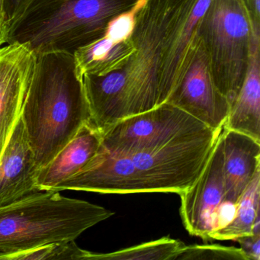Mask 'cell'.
I'll return each mask as SVG.
<instances>
[{
	"label": "cell",
	"mask_w": 260,
	"mask_h": 260,
	"mask_svg": "<svg viewBox=\"0 0 260 260\" xmlns=\"http://www.w3.org/2000/svg\"><path fill=\"white\" fill-rule=\"evenodd\" d=\"M21 117L39 169L90 122L89 105L73 54L37 55Z\"/></svg>",
	"instance_id": "cell-3"
},
{
	"label": "cell",
	"mask_w": 260,
	"mask_h": 260,
	"mask_svg": "<svg viewBox=\"0 0 260 260\" xmlns=\"http://www.w3.org/2000/svg\"><path fill=\"white\" fill-rule=\"evenodd\" d=\"M25 0H5V12L7 23L10 22Z\"/></svg>",
	"instance_id": "cell-22"
},
{
	"label": "cell",
	"mask_w": 260,
	"mask_h": 260,
	"mask_svg": "<svg viewBox=\"0 0 260 260\" xmlns=\"http://www.w3.org/2000/svg\"><path fill=\"white\" fill-rule=\"evenodd\" d=\"M220 139L225 199L237 204L260 172V142L244 134L223 127Z\"/></svg>",
	"instance_id": "cell-12"
},
{
	"label": "cell",
	"mask_w": 260,
	"mask_h": 260,
	"mask_svg": "<svg viewBox=\"0 0 260 260\" xmlns=\"http://www.w3.org/2000/svg\"><path fill=\"white\" fill-rule=\"evenodd\" d=\"M259 196L260 172H258L237 202L233 220L212 233L210 239L236 240L239 237L252 235L254 222L260 216Z\"/></svg>",
	"instance_id": "cell-15"
},
{
	"label": "cell",
	"mask_w": 260,
	"mask_h": 260,
	"mask_svg": "<svg viewBox=\"0 0 260 260\" xmlns=\"http://www.w3.org/2000/svg\"><path fill=\"white\" fill-rule=\"evenodd\" d=\"M252 21L254 32L260 33V0H243Z\"/></svg>",
	"instance_id": "cell-20"
},
{
	"label": "cell",
	"mask_w": 260,
	"mask_h": 260,
	"mask_svg": "<svg viewBox=\"0 0 260 260\" xmlns=\"http://www.w3.org/2000/svg\"><path fill=\"white\" fill-rule=\"evenodd\" d=\"M167 103L182 109L212 130L223 128L230 104L213 81L208 57L199 36L182 80Z\"/></svg>",
	"instance_id": "cell-8"
},
{
	"label": "cell",
	"mask_w": 260,
	"mask_h": 260,
	"mask_svg": "<svg viewBox=\"0 0 260 260\" xmlns=\"http://www.w3.org/2000/svg\"><path fill=\"white\" fill-rule=\"evenodd\" d=\"M249 260L260 259V234H252L236 239Z\"/></svg>",
	"instance_id": "cell-19"
},
{
	"label": "cell",
	"mask_w": 260,
	"mask_h": 260,
	"mask_svg": "<svg viewBox=\"0 0 260 260\" xmlns=\"http://www.w3.org/2000/svg\"><path fill=\"white\" fill-rule=\"evenodd\" d=\"M102 139L103 134L92 123L84 124L46 166L39 169L36 176L38 188L54 190L80 173L96 154Z\"/></svg>",
	"instance_id": "cell-13"
},
{
	"label": "cell",
	"mask_w": 260,
	"mask_h": 260,
	"mask_svg": "<svg viewBox=\"0 0 260 260\" xmlns=\"http://www.w3.org/2000/svg\"><path fill=\"white\" fill-rule=\"evenodd\" d=\"M223 128L260 142V34L253 32L249 66L243 86L230 108Z\"/></svg>",
	"instance_id": "cell-14"
},
{
	"label": "cell",
	"mask_w": 260,
	"mask_h": 260,
	"mask_svg": "<svg viewBox=\"0 0 260 260\" xmlns=\"http://www.w3.org/2000/svg\"><path fill=\"white\" fill-rule=\"evenodd\" d=\"M139 0H25L8 24L7 43L28 45L36 55L73 54L104 35L115 16Z\"/></svg>",
	"instance_id": "cell-4"
},
{
	"label": "cell",
	"mask_w": 260,
	"mask_h": 260,
	"mask_svg": "<svg viewBox=\"0 0 260 260\" xmlns=\"http://www.w3.org/2000/svg\"><path fill=\"white\" fill-rule=\"evenodd\" d=\"M222 129L179 138L159 148L132 154H110L100 147L80 173L54 190L179 194L200 176Z\"/></svg>",
	"instance_id": "cell-2"
},
{
	"label": "cell",
	"mask_w": 260,
	"mask_h": 260,
	"mask_svg": "<svg viewBox=\"0 0 260 260\" xmlns=\"http://www.w3.org/2000/svg\"><path fill=\"white\" fill-rule=\"evenodd\" d=\"M179 194L180 214L185 229L191 235L210 239L215 231L219 209L226 202L220 135L197 180Z\"/></svg>",
	"instance_id": "cell-9"
},
{
	"label": "cell",
	"mask_w": 260,
	"mask_h": 260,
	"mask_svg": "<svg viewBox=\"0 0 260 260\" xmlns=\"http://www.w3.org/2000/svg\"><path fill=\"white\" fill-rule=\"evenodd\" d=\"M173 260H249L241 248L219 244L184 246Z\"/></svg>",
	"instance_id": "cell-18"
},
{
	"label": "cell",
	"mask_w": 260,
	"mask_h": 260,
	"mask_svg": "<svg viewBox=\"0 0 260 260\" xmlns=\"http://www.w3.org/2000/svg\"><path fill=\"white\" fill-rule=\"evenodd\" d=\"M91 252L81 249L75 240L48 243L16 254L10 260H89Z\"/></svg>",
	"instance_id": "cell-17"
},
{
	"label": "cell",
	"mask_w": 260,
	"mask_h": 260,
	"mask_svg": "<svg viewBox=\"0 0 260 260\" xmlns=\"http://www.w3.org/2000/svg\"><path fill=\"white\" fill-rule=\"evenodd\" d=\"M253 32L243 0H211L198 23L213 81L230 108L246 77Z\"/></svg>",
	"instance_id": "cell-6"
},
{
	"label": "cell",
	"mask_w": 260,
	"mask_h": 260,
	"mask_svg": "<svg viewBox=\"0 0 260 260\" xmlns=\"http://www.w3.org/2000/svg\"><path fill=\"white\" fill-rule=\"evenodd\" d=\"M7 16L5 12V0H0V47L7 44Z\"/></svg>",
	"instance_id": "cell-21"
},
{
	"label": "cell",
	"mask_w": 260,
	"mask_h": 260,
	"mask_svg": "<svg viewBox=\"0 0 260 260\" xmlns=\"http://www.w3.org/2000/svg\"><path fill=\"white\" fill-rule=\"evenodd\" d=\"M114 214L56 190L38 191L0 208V260L48 243L75 240Z\"/></svg>",
	"instance_id": "cell-5"
},
{
	"label": "cell",
	"mask_w": 260,
	"mask_h": 260,
	"mask_svg": "<svg viewBox=\"0 0 260 260\" xmlns=\"http://www.w3.org/2000/svg\"><path fill=\"white\" fill-rule=\"evenodd\" d=\"M39 170L20 117L0 155V208L40 191L36 185Z\"/></svg>",
	"instance_id": "cell-11"
},
{
	"label": "cell",
	"mask_w": 260,
	"mask_h": 260,
	"mask_svg": "<svg viewBox=\"0 0 260 260\" xmlns=\"http://www.w3.org/2000/svg\"><path fill=\"white\" fill-rule=\"evenodd\" d=\"M211 0H144L118 69L82 77L91 122L103 132L120 120L167 103L182 80Z\"/></svg>",
	"instance_id": "cell-1"
},
{
	"label": "cell",
	"mask_w": 260,
	"mask_h": 260,
	"mask_svg": "<svg viewBox=\"0 0 260 260\" xmlns=\"http://www.w3.org/2000/svg\"><path fill=\"white\" fill-rule=\"evenodd\" d=\"M212 129L176 106L165 103L127 117L103 133L100 149L114 155L153 150L176 139L197 136Z\"/></svg>",
	"instance_id": "cell-7"
},
{
	"label": "cell",
	"mask_w": 260,
	"mask_h": 260,
	"mask_svg": "<svg viewBox=\"0 0 260 260\" xmlns=\"http://www.w3.org/2000/svg\"><path fill=\"white\" fill-rule=\"evenodd\" d=\"M37 55L25 44L0 47V155L22 115Z\"/></svg>",
	"instance_id": "cell-10"
},
{
	"label": "cell",
	"mask_w": 260,
	"mask_h": 260,
	"mask_svg": "<svg viewBox=\"0 0 260 260\" xmlns=\"http://www.w3.org/2000/svg\"><path fill=\"white\" fill-rule=\"evenodd\" d=\"M184 246L182 241L165 237L109 253L91 252L89 260H173Z\"/></svg>",
	"instance_id": "cell-16"
}]
</instances>
